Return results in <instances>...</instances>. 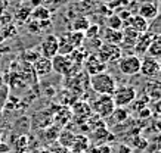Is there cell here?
<instances>
[{
	"instance_id": "obj_1",
	"label": "cell",
	"mask_w": 161,
	"mask_h": 153,
	"mask_svg": "<svg viewBox=\"0 0 161 153\" xmlns=\"http://www.w3.org/2000/svg\"><path fill=\"white\" fill-rule=\"evenodd\" d=\"M90 85H92L93 91H96L98 94H108V96H111L117 89L114 77L108 72L92 75L90 77Z\"/></svg>"
},
{
	"instance_id": "obj_2",
	"label": "cell",
	"mask_w": 161,
	"mask_h": 153,
	"mask_svg": "<svg viewBox=\"0 0 161 153\" xmlns=\"http://www.w3.org/2000/svg\"><path fill=\"white\" fill-rule=\"evenodd\" d=\"M114 96H112V100H114V105L115 108H124V106H129L130 103L135 102L136 99V90L132 85H123L120 89H115L114 91Z\"/></svg>"
},
{
	"instance_id": "obj_3",
	"label": "cell",
	"mask_w": 161,
	"mask_h": 153,
	"mask_svg": "<svg viewBox=\"0 0 161 153\" xmlns=\"http://www.w3.org/2000/svg\"><path fill=\"white\" fill-rule=\"evenodd\" d=\"M99 59L102 60L103 64H114V62H118L121 59V54H123V50L120 46L117 44H108V43H102L99 46L98 49V53Z\"/></svg>"
},
{
	"instance_id": "obj_4",
	"label": "cell",
	"mask_w": 161,
	"mask_h": 153,
	"mask_svg": "<svg viewBox=\"0 0 161 153\" xmlns=\"http://www.w3.org/2000/svg\"><path fill=\"white\" fill-rule=\"evenodd\" d=\"M114 109H115V105H114L112 96H108V94H99V97L93 102V110H95L101 118L111 116L112 112H114Z\"/></svg>"
},
{
	"instance_id": "obj_5",
	"label": "cell",
	"mask_w": 161,
	"mask_h": 153,
	"mask_svg": "<svg viewBox=\"0 0 161 153\" xmlns=\"http://www.w3.org/2000/svg\"><path fill=\"white\" fill-rule=\"evenodd\" d=\"M118 68L124 75H136L141 71V58L137 54H127L121 56V59L117 62Z\"/></svg>"
},
{
	"instance_id": "obj_6",
	"label": "cell",
	"mask_w": 161,
	"mask_h": 153,
	"mask_svg": "<svg viewBox=\"0 0 161 153\" xmlns=\"http://www.w3.org/2000/svg\"><path fill=\"white\" fill-rule=\"evenodd\" d=\"M58 50H59V37L55 34H49L44 37V40L42 41L40 44V54L43 58H55L58 54Z\"/></svg>"
},
{
	"instance_id": "obj_7",
	"label": "cell",
	"mask_w": 161,
	"mask_h": 153,
	"mask_svg": "<svg viewBox=\"0 0 161 153\" xmlns=\"http://www.w3.org/2000/svg\"><path fill=\"white\" fill-rule=\"evenodd\" d=\"M161 72L160 69V64L158 60L151 58V56H145L143 59H141V71L139 74H142L143 77H148V78H154Z\"/></svg>"
},
{
	"instance_id": "obj_8",
	"label": "cell",
	"mask_w": 161,
	"mask_h": 153,
	"mask_svg": "<svg viewBox=\"0 0 161 153\" xmlns=\"http://www.w3.org/2000/svg\"><path fill=\"white\" fill-rule=\"evenodd\" d=\"M107 66L108 65L103 64L96 53L89 54L87 58L84 59V68L87 71V74H90V77H92V75H96V74H101V72H105Z\"/></svg>"
},
{
	"instance_id": "obj_9",
	"label": "cell",
	"mask_w": 161,
	"mask_h": 153,
	"mask_svg": "<svg viewBox=\"0 0 161 153\" xmlns=\"http://www.w3.org/2000/svg\"><path fill=\"white\" fill-rule=\"evenodd\" d=\"M73 60L69 59V56H64V54H56L52 58V69L58 74L67 75L73 71Z\"/></svg>"
},
{
	"instance_id": "obj_10",
	"label": "cell",
	"mask_w": 161,
	"mask_h": 153,
	"mask_svg": "<svg viewBox=\"0 0 161 153\" xmlns=\"http://www.w3.org/2000/svg\"><path fill=\"white\" fill-rule=\"evenodd\" d=\"M33 69H34V72L37 77H47V75L53 71V69H52V59L40 56L39 59L33 64Z\"/></svg>"
},
{
	"instance_id": "obj_11",
	"label": "cell",
	"mask_w": 161,
	"mask_h": 153,
	"mask_svg": "<svg viewBox=\"0 0 161 153\" xmlns=\"http://www.w3.org/2000/svg\"><path fill=\"white\" fill-rule=\"evenodd\" d=\"M124 25H126V27H130L133 31H136L137 34H143V33L149 31V22L139 15L130 16V18L127 19V24H124Z\"/></svg>"
},
{
	"instance_id": "obj_12",
	"label": "cell",
	"mask_w": 161,
	"mask_h": 153,
	"mask_svg": "<svg viewBox=\"0 0 161 153\" xmlns=\"http://www.w3.org/2000/svg\"><path fill=\"white\" fill-rule=\"evenodd\" d=\"M137 15L142 16L143 19L147 21L154 19V18L158 16V8H157V5L154 2H145V3H142L139 6V13Z\"/></svg>"
},
{
	"instance_id": "obj_13",
	"label": "cell",
	"mask_w": 161,
	"mask_h": 153,
	"mask_svg": "<svg viewBox=\"0 0 161 153\" xmlns=\"http://www.w3.org/2000/svg\"><path fill=\"white\" fill-rule=\"evenodd\" d=\"M154 35L155 34H154V33H149V31H147V33H143V34L139 35L136 44H135V50H136L137 54L147 53L148 47H149V43H151V40H152Z\"/></svg>"
},
{
	"instance_id": "obj_14",
	"label": "cell",
	"mask_w": 161,
	"mask_h": 153,
	"mask_svg": "<svg viewBox=\"0 0 161 153\" xmlns=\"http://www.w3.org/2000/svg\"><path fill=\"white\" fill-rule=\"evenodd\" d=\"M147 53H148V56H151V58H154L157 60L161 58V34H155L152 37Z\"/></svg>"
},
{
	"instance_id": "obj_15",
	"label": "cell",
	"mask_w": 161,
	"mask_h": 153,
	"mask_svg": "<svg viewBox=\"0 0 161 153\" xmlns=\"http://www.w3.org/2000/svg\"><path fill=\"white\" fill-rule=\"evenodd\" d=\"M123 40V33L121 31H117V30H107L103 31V41L108 43V44H120Z\"/></svg>"
},
{
	"instance_id": "obj_16",
	"label": "cell",
	"mask_w": 161,
	"mask_h": 153,
	"mask_svg": "<svg viewBox=\"0 0 161 153\" xmlns=\"http://www.w3.org/2000/svg\"><path fill=\"white\" fill-rule=\"evenodd\" d=\"M145 91L147 94L151 97V99H161V81L155 79V81H149L145 87Z\"/></svg>"
},
{
	"instance_id": "obj_17",
	"label": "cell",
	"mask_w": 161,
	"mask_h": 153,
	"mask_svg": "<svg viewBox=\"0 0 161 153\" xmlns=\"http://www.w3.org/2000/svg\"><path fill=\"white\" fill-rule=\"evenodd\" d=\"M121 33H123V40H121L123 44L135 47V44H136V41H137V38H139L141 34H137L136 31H133L130 27H126L124 31H121Z\"/></svg>"
},
{
	"instance_id": "obj_18",
	"label": "cell",
	"mask_w": 161,
	"mask_h": 153,
	"mask_svg": "<svg viewBox=\"0 0 161 153\" xmlns=\"http://www.w3.org/2000/svg\"><path fill=\"white\" fill-rule=\"evenodd\" d=\"M65 35V38L68 40L71 46H73L74 49H80L81 46H83V41H84V34L83 33H78V31H69Z\"/></svg>"
},
{
	"instance_id": "obj_19",
	"label": "cell",
	"mask_w": 161,
	"mask_h": 153,
	"mask_svg": "<svg viewBox=\"0 0 161 153\" xmlns=\"http://www.w3.org/2000/svg\"><path fill=\"white\" fill-rule=\"evenodd\" d=\"M31 19H36L42 22V21H50V10L46 6H37L31 12Z\"/></svg>"
},
{
	"instance_id": "obj_20",
	"label": "cell",
	"mask_w": 161,
	"mask_h": 153,
	"mask_svg": "<svg viewBox=\"0 0 161 153\" xmlns=\"http://www.w3.org/2000/svg\"><path fill=\"white\" fill-rule=\"evenodd\" d=\"M71 147H73L74 153H83L89 149V140L84 135H75Z\"/></svg>"
},
{
	"instance_id": "obj_21",
	"label": "cell",
	"mask_w": 161,
	"mask_h": 153,
	"mask_svg": "<svg viewBox=\"0 0 161 153\" xmlns=\"http://www.w3.org/2000/svg\"><path fill=\"white\" fill-rule=\"evenodd\" d=\"M74 47L71 46L68 40L65 38V35H62L61 38H59V50H58V54H64V56H68L74 52Z\"/></svg>"
},
{
	"instance_id": "obj_22",
	"label": "cell",
	"mask_w": 161,
	"mask_h": 153,
	"mask_svg": "<svg viewBox=\"0 0 161 153\" xmlns=\"http://www.w3.org/2000/svg\"><path fill=\"white\" fill-rule=\"evenodd\" d=\"M123 25H124V22L120 18V15H111L109 18H107V28H109V30L120 31L123 28Z\"/></svg>"
},
{
	"instance_id": "obj_23",
	"label": "cell",
	"mask_w": 161,
	"mask_h": 153,
	"mask_svg": "<svg viewBox=\"0 0 161 153\" xmlns=\"http://www.w3.org/2000/svg\"><path fill=\"white\" fill-rule=\"evenodd\" d=\"M31 12H33V8H28V6H22L18 9V12L15 13V18L19 21V22H25L31 18Z\"/></svg>"
},
{
	"instance_id": "obj_24",
	"label": "cell",
	"mask_w": 161,
	"mask_h": 153,
	"mask_svg": "<svg viewBox=\"0 0 161 153\" xmlns=\"http://www.w3.org/2000/svg\"><path fill=\"white\" fill-rule=\"evenodd\" d=\"M74 135L71 131H67V130H64L62 133L59 134V143L62 144L64 147H71V144L74 141Z\"/></svg>"
},
{
	"instance_id": "obj_25",
	"label": "cell",
	"mask_w": 161,
	"mask_h": 153,
	"mask_svg": "<svg viewBox=\"0 0 161 153\" xmlns=\"http://www.w3.org/2000/svg\"><path fill=\"white\" fill-rule=\"evenodd\" d=\"M89 25H90V22H89L87 18H77V19L73 22V31H78V33H83L89 28Z\"/></svg>"
},
{
	"instance_id": "obj_26",
	"label": "cell",
	"mask_w": 161,
	"mask_h": 153,
	"mask_svg": "<svg viewBox=\"0 0 161 153\" xmlns=\"http://www.w3.org/2000/svg\"><path fill=\"white\" fill-rule=\"evenodd\" d=\"M111 116L115 119V122H123V121H126V119H127V116H129V112H127L124 108H115Z\"/></svg>"
},
{
	"instance_id": "obj_27",
	"label": "cell",
	"mask_w": 161,
	"mask_h": 153,
	"mask_svg": "<svg viewBox=\"0 0 161 153\" xmlns=\"http://www.w3.org/2000/svg\"><path fill=\"white\" fill-rule=\"evenodd\" d=\"M99 33V25L96 24H90L89 28L84 31V38H95Z\"/></svg>"
},
{
	"instance_id": "obj_28",
	"label": "cell",
	"mask_w": 161,
	"mask_h": 153,
	"mask_svg": "<svg viewBox=\"0 0 161 153\" xmlns=\"http://www.w3.org/2000/svg\"><path fill=\"white\" fill-rule=\"evenodd\" d=\"M22 56L25 58V60H28V62H33V64H34L36 60L42 56V54H40L37 50H27V52H24V54H22Z\"/></svg>"
},
{
	"instance_id": "obj_29",
	"label": "cell",
	"mask_w": 161,
	"mask_h": 153,
	"mask_svg": "<svg viewBox=\"0 0 161 153\" xmlns=\"http://www.w3.org/2000/svg\"><path fill=\"white\" fill-rule=\"evenodd\" d=\"M28 31L30 33H40L42 31V27H40V22L39 21H36V19H31L30 18V21H28Z\"/></svg>"
},
{
	"instance_id": "obj_30",
	"label": "cell",
	"mask_w": 161,
	"mask_h": 153,
	"mask_svg": "<svg viewBox=\"0 0 161 153\" xmlns=\"http://www.w3.org/2000/svg\"><path fill=\"white\" fill-rule=\"evenodd\" d=\"M6 6H8L6 0H0V16H2L6 12Z\"/></svg>"
},
{
	"instance_id": "obj_31",
	"label": "cell",
	"mask_w": 161,
	"mask_h": 153,
	"mask_svg": "<svg viewBox=\"0 0 161 153\" xmlns=\"http://www.w3.org/2000/svg\"><path fill=\"white\" fill-rule=\"evenodd\" d=\"M5 135H6V131L0 128V144L5 143Z\"/></svg>"
},
{
	"instance_id": "obj_32",
	"label": "cell",
	"mask_w": 161,
	"mask_h": 153,
	"mask_svg": "<svg viewBox=\"0 0 161 153\" xmlns=\"http://www.w3.org/2000/svg\"><path fill=\"white\" fill-rule=\"evenodd\" d=\"M55 0H40V3L42 6H46V5H50V3H53Z\"/></svg>"
},
{
	"instance_id": "obj_33",
	"label": "cell",
	"mask_w": 161,
	"mask_h": 153,
	"mask_svg": "<svg viewBox=\"0 0 161 153\" xmlns=\"http://www.w3.org/2000/svg\"><path fill=\"white\" fill-rule=\"evenodd\" d=\"M3 84H5V79H3V75L0 74V89L3 87Z\"/></svg>"
},
{
	"instance_id": "obj_34",
	"label": "cell",
	"mask_w": 161,
	"mask_h": 153,
	"mask_svg": "<svg viewBox=\"0 0 161 153\" xmlns=\"http://www.w3.org/2000/svg\"><path fill=\"white\" fill-rule=\"evenodd\" d=\"M102 2H105V3H108V2H114V0H102Z\"/></svg>"
},
{
	"instance_id": "obj_35",
	"label": "cell",
	"mask_w": 161,
	"mask_h": 153,
	"mask_svg": "<svg viewBox=\"0 0 161 153\" xmlns=\"http://www.w3.org/2000/svg\"><path fill=\"white\" fill-rule=\"evenodd\" d=\"M158 64H160V69H161V58L158 59Z\"/></svg>"
},
{
	"instance_id": "obj_36",
	"label": "cell",
	"mask_w": 161,
	"mask_h": 153,
	"mask_svg": "<svg viewBox=\"0 0 161 153\" xmlns=\"http://www.w3.org/2000/svg\"><path fill=\"white\" fill-rule=\"evenodd\" d=\"M21 2H24V3H27V2H30V0H21Z\"/></svg>"
},
{
	"instance_id": "obj_37",
	"label": "cell",
	"mask_w": 161,
	"mask_h": 153,
	"mask_svg": "<svg viewBox=\"0 0 161 153\" xmlns=\"http://www.w3.org/2000/svg\"><path fill=\"white\" fill-rule=\"evenodd\" d=\"M75 2H83V0H75Z\"/></svg>"
}]
</instances>
